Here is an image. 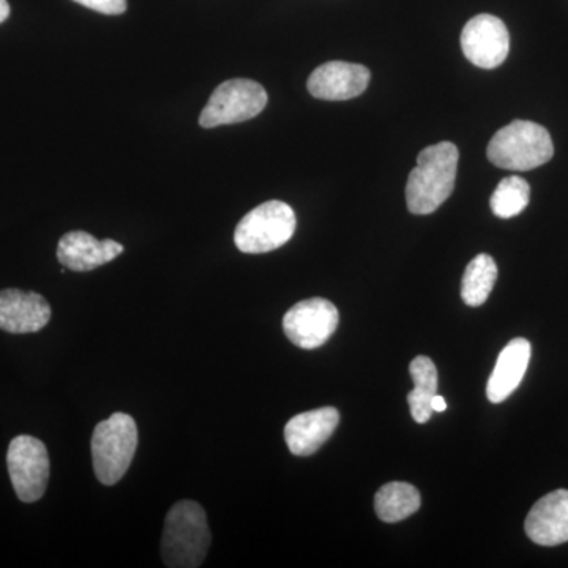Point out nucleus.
<instances>
[{
	"label": "nucleus",
	"instance_id": "f257e3e1",
	"mask_svg": "<svg viewBox=\"0 0 568 568\" xmlns=\"http://www.w3.org/2000/svg\"><path fill=\"white\" fill-rule=\"evenodd\" d=\"M458 149L454 142H437L417 156V166L406 185L407 209L414 215L436 212L455 189L458 170Z\"/></svg>",
	"mask_w": 568,
	"mask_h": 568
},
{
	"label": "nucleus",
	"instance_id": "f03ea898",
	"mask_svg": "<svg viewBox=\"0 0 568 568\" xmlns=\"http://www.w3.org/2000/svg\"><path fill=\"white\" fill-rule=\"evenodd\" d=\"M211 530L204 508L194 500H181L164 519L162 558L171 568L203 566L211 548Z\"/></svg>",
	"mask_w": 568,
	"mask_h": 568
},
{
	"label": "nucleus",
	"instance_id": "7ed1b4c3",
	"mask_svg": "<svg viewBox=\"0 0 568 568\" xmlns=\"http://www.w3.org/2000/svg\"><path fill=\"white\" fill-rule=\"evenodd\" d=\"M488 160L510 171H530L555 155L551 134L530 121H514L500 129L488 144Z\"/></svg>",
	"mask_w": 568,
	"mask_h": 568
},
{
	"label": "nucleus",
	"instance_id": "20e7f679",
	"mask_svg": "<svg viewBox=\"0 0 568 568\" xmlns=\"http://www.w3.org/2000/svg\"><path fill=\"white\" fill-rule=\"evenodd\" d=\"M136 448L138 426L132 416L115 413L100 422L92 435L93 470L100 484H118L132 465Z\"/></svg>",
	"mask_w": 568,
	"mask_h": 568
},
{
	"label": "nucleus",
	"instance_id": "39448f33",
	"mask_svg": "<svg viewBox=\"0 0 568 568\" xmlns=\"http://www.w3.org/2000/svg\"><path fill=\"white\" fill-rule=\"evenodd\" d=\"M297 226L295 213L283 201L257 205L235 227V246L246 254L274 252L293 239Z\"/></svg>",
	"mask_w": 568,
	"mask_h": 568
},
{
	"label": "nucleus",
	"instance_id": "423d86ee",
	"mask_svg": "<svg viewBox=\"0 0 568 568\" xmlns=\"http://www.w3.org/2000/svg\"><path fill=\"white\" fill-rule=\"evenodd\" d=\"M268 102L267 92L260 82L253 80L224 81L215 91L200 115L203 129H215L256 118Z\"/></svg>",
	"mask_w": 568,
	"mask_h": 568
},
{
	"label": "nucleus",
	"instance_id": "0eeeda50",
	"mask_svg": "<svg viewBox=\"0 0 568 568\" xmlns=\"http://www.w3.org/2000/svg\"><path fill=\"white\" fill-rule=\"evenodd\" d=\"M7 467L14 493L26 504L37 503L47 491L50 480V455L37 437H14L7 452Z\"/></svg>",
	"mask_w": 568,
	"mask_h": 568
},
{
	"label": "nucleus",
	"instance_id": "6e6552de",
	"mask_svg": "<svg viewBox=\"0 0 568 568\" xmlns=\"http://www.w3.org/2000/svg\"><path fill=\"white\" fill-rule=\"evenodd\" d=\"M338 323L336 306L325 298L313 297L298 302L284 315L283 331L295 346L316 349L335 334Z\"/></svg>",
	"mask_w": 568,
	"mask_h": 568
},
{
	"label": "nucleus",
	"instance_id": "1a4fd4ad",
	"mask_svg": "<svg viewBox=\"0 0 568 568\" xmlns=\"http://www.w3.org/2000/svg\"><path fill=\"white\" fill-rule=\"evenodd\" d=\"M462 50L474 65L497 69L506 62L510 51L507 26L493 14H477L463 29Z\"/></svg>",
	"mask_w": 568,
	"mask_h": 568
},
{
	"label": "nucleus",
	"instance_id": "9d476101",
	"mask_svg": "<svg viewBox=\"0 0 568 568\" xmlns=\"http://www.w3.org/2000/svg\"><path fill=\"white\" fill-rule=\"evenodd\" d=\"M369 70L358 63L334 61L323 63L310 74L306 89L315 99L345 102L366 91Z\"/></svg>",
	"mask_w": 568,
	"mask_h": 568
},
{
	"label": "nucleus",
	"instance_id": "9b49d317",
	"mask_svg": "<svg viewBox=\"0 0 568 568\" xmlns=\"http://www.w3.org/2000/svg\"><path fill=\"white\" fill-rule=\"evenodd\" d=\"M51 320V306L31 291H0V328L9 334H36Z\"/></svg>",
	"mask_w": 568,
	"mask_h": 568
},
{
	"label": "nucleus",
	"instance_id": "f8f14e48",
	"mask_svg": "<svg viewBox=\"0 0 568 568\" xmlns=\"http://www.w3.org/2000/svg\"><path fill=\"white\" fill-rule=\"evenodd\" d=\"M526 534L541 547H558L568 541V489H556L530 508Z\"/></svg>",
	"mask_w": 568,
	"mask_h": 568
},
{
	"label": "nucleus",
	"instance_id": "ddd939ff",
	"mask_svg": "<svg viewBox=\"0 0 568 568\" xmlns=\"http://www.w3.org/2000/svg\"><path fill=\"white\" fill-rule=\"evenodd\" d=\"M339 424V414L335 407H320L291 418L284 426V440L291 454L310 457L334 435Z\"/></svg>",
	"mask_w": 568,
	"mask_h": 568
},
{
	"label": "nucleus",
	"instance_id": "4468645a",
	"mask_svg": "<svg viewBox=\"0 0 568 568\" xmlns=\"http://www.w3.org/2000/svg\"><path fill=\"white\" fill-rule=\"evenodd\" d=\"M123 246L111 239L93 237L84 231H70L58 245V260L63 267L74 272H91L121 256Z\"/></svg>",
	"mask_w": 568,
	"mask_h": 568
},
{
	"label": "nucleus",
	"instance_id": "2eb2a0df",
	"mask_svg": "<svg viewBox=\"0 0 568 568\" xmlns=\"http://www.w3.org/2000/svg\"><path fill=\"white\" fill-rule=\"evenodd\" d=\"M532 347L526 338H515L497 357L495 369L489 376L487 396L491 403L506 402L517 390L528 372Z\"/></svg>",
	"mask_w": 568,
	"mask_h": 568
},
{
	"label": "nucleus",
	"instance_id": "dca6fc26",
	"mask_svg": "<svg viewBox=\"0 0 568 568\" xmlns=\"http://www.w3.org/2000/svg\"><path fill=\"white\" fill-rule=\"evenodd\" d=\"M414 390L407 395L410 416L417 424H426L432 418V399L437 395V368L435 362L425 355H418L409 365Z\"/></svg>",
	"mask_w": 568,
	"mask_h": 568
},
{
	"label": "nucleus",
	"instance_id": "f3484780",
	"mask_svg": "<svg viewBox=\"0 0 568 568\" xmlns=\"http://www.w3.org/2000/svg\"><path fill=\"white\" fill-rule=\"evenodd\" d=\"M418 508H420V493L405 481H392L376 493V515L384 523L403 521L416 514Z\"/></svg>",
	"mask_w": 568,
	"mask_h": 568
},
{
	"label": "nucleus",
	"instance_id": "a211bd4d",
	"mask_svg": "<svg viewBox=\"0 0 568 568\" xmlns=\"http://www.w3.org/2000/svg\"><path fill=\"white\" fill-rule=\"evenodd\" d=\"M497 280V265L489 254H478L467 264L462 282V297L467 306L484 305Z\"/></svg>",
	"mask_w": 568,
	"mask_h": 568
},
{
	"label": "nucleus",
	"instance_id": "6ab92c4d",
	"mask_svg": "<svg viewBox=\"0 0 568 568\" xmlns=\"http://www.w3.org/2000/svg\"><path fill=\"white\" fill-rule=\"evenodd\" d=\"M529 201V183L525 179L518 178V175H511V178L503 179L499 182L489 204H491V211L497 219L507 220L514 219V216L525 211Z\"/></svg>",
	"mask_w": 568,
	"mask_h": 568
},
{
	"label": "nucleus",
	"instance_id": "aec40b11",
	"mask_svg": "<svg viewBox=\"0 0 568 568\" xmlns=\"http://www.w3.org/2000/svg\"><path fill=\"white\" fill-rule=\"evenodd\" d=\"M82 7L103 14H122L126 11V0H73Z\"/></svg>",
	"mask_w": 568,
	"mask_h": 568
},
{
	"label": "nucleus",
	"instance_id": "412c9836",
	"mask_svg": "<svg viewBox=\"0 0 568 568\" xmlns=\"http://www.w3.org/2000/svg\"><path fill=\"white\" fill-rule=\"evenodd\" d=\"M432 409L435 410V413H444V410L447 409L446 399H444L443 396L439 395L433 396Z\"/></svg>",
	"mask_w": 568,
	"mask_h": 568
},
{
	"label": "nucleus",
	"instance_id": "4be33fe9",
	"mask_svg": "<svg viewBox=\"0 0 568 568\" xmlns=\"http://www.w3.org/2000/svg\"><path fill=\"white\" fill-rule=\"evenodd\" d=\"M10 17V6L7 0H0V24Z\"/></svg>",
	"mask_w": 568,
	"mask_h": 568
}]
</instances>
